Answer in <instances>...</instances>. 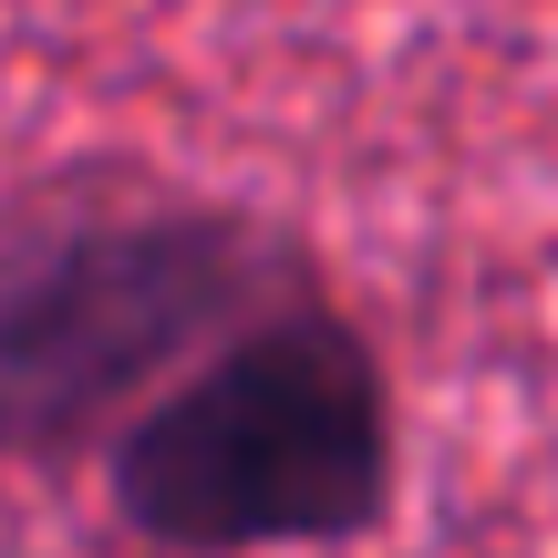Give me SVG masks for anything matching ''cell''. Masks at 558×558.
<instances>
[{"label": "cell", "instance_id": "1", "mask_svg": "<svg viewBox=\"0 0 558 558\" xmlns=\"http://www.w3.org/2000/svg\"><path fill=\"white\" fill-rule=\"evenodd\" d=\"M300 248L228 197L62 177L0 207V465L104 445L218 331L300 290Z\"/></svg>", "mask_w": 558, "mask_h": 558}, {"label": "cell", "instance_id": "2", "mask_svg": "<svg viewBox=\"0 0 558 558\" xmlns=\"http://www.w3.org/2000/svg\"><path fill=\"white\" fill-rule=\"evenodd\" d=\"M104 456L124 538L156 558L341 548L393 507V383L373 341L300 279L156 383Z\"/></svg>", "mask_w": 558, "mask_h": 558}]
</instances>
